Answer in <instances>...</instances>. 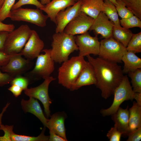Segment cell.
<instances>
[{
    "label": "cell",
    "mask_w": 141,
    "mask_h": 141,
    "mask_svg": "<svg viewBox=\"0 0 141 141\" xmlns=\"http://www.w3.org/2000/svg\"><path fill=\"white\" fill-rule=\"evenodd\" d=\"M86 56L94 69L96 80L95 85L101 90L102 97L107 99L113 95L123 78L121 67L116 62L99 57Z\"/></svg>",
    "instance_id": "cell-1"
},
{
    "label": "cell",
    "mask_w": 141,
    "mask_h": 141,
    "mask_svg": "<svg viewBox=\"0 0 141 141\" xmlns=\"http://www.w3.org/2000/svg\"><path fill=\"white\" fill-rule=\"evenodd\" d=\"M52 38L50 55L55 62L63 63L68 60L71 53L78 50L74 36L63 32L56 33Z\"/></svg>",
    "instance_id": "cell-2"
},
{
    "label": "cell",
    "mask_w": 141,
    "mask_h": 141,
    "mask_svg": "<svg viewBox=\"0 0 141 141\" xmlns=\"http://www.w3.org/2000/svg\"><path fill=\"white\" fill-rule=\"evenodd\" d=\"M87 62L79 55L63 62L58 69V83L70 90Z\"/></svg>",
    "instance_id": "cell-3"
},
{
    "label": "cell",
    "mask_w": 141,
    "mask_h": 141,
    "mask_svg": "<svg viewBox=\"0 0 141 141\" xmlns=\"http://www.w3.org/2000/svg\"><path fill=\"white\" fill-rule=\"evenodd\" d=\"M27 25H22L9 32L6 38L3 51L12 55L21 52L31 34L32 31Z\"/></svg>",
    "instance_id": "cell-4"
},
{
    "label": "cell",
    "mask_w": 141,
    "mask_h": 141,
    "mask_svg": "<svg viewBox=\"0 0 141 141\" xmlns=\"http://www.w3.org/2000/svg\"><path fill=\"white\" fill-rule=\"evenodd\" d=\"M135 94L127 76L124 75L114 91V100L111 105L108 108L102 109L100 113L104 117L114 114L124 101L129 100L132 101L134 99Z\"/></svg>",
    "instance_id": "cell-5"
},
{
    "label": "cell",
    "mask_w": 141,
    "mask_h": 141,
    "mask_svg": "<svg viewBox=\"0 0 141 141\" xmlns=\"http://www.w3.org/2000/svg\"><path fill=\"white\" fill-rule=\"evenodd\" d=\"M40 9L23 8L20 7L11 10L9 18L15 21L26 22L43 27L46 25L49 18L43 13Z\"/></svg>",
    "instance_id": "cell-6"
},
{
    "label": "cell",
    "mask_w": 141,
    "mask_h": 141,
    "mask_svg": "<svg viewBox=\"0 0 141 141\" xmlns=\"http://www.w3.org/2000/svg\"><path fill=\"white\" fill-rule=\"evenodd\" d=\"M126 48L112 37L100 42L99 57L117 63H121L123 55L127 52Z\"/></svg>",
    "instance_id": "cell-7"
},
{
    "label": "cell",
    "mask_w": 141,
    "mask_h": 141,
    "mask_svg": "<svg viewBox=\"0 0 141 141\" xmlns=\"http://www.w3.org/2000/svg\"><path fill=\"white\" fill-rule=\"evenodd\" d=\"M44 81L39 85L34 87L27 88L24 90L25 94L29 97L39 100L42 103L45 113L48 118L51 116L50 106L52 101L48 94V88L50 83L56 79L52 76L45 78Z\"/></svg>",
    "instance_id": "cell-8"
},
{
    "label": "cell",
    "mask_w": 141,
    "mask_h": 141,
    "mask_svg": "<svg viewBox=\"0 0 141 141\" xmlns=\"http://www.w3.org/2000/svg\"><path fill=\"white\" fill-rule=\"evenodd\" d=\"M75 37L76 43L79 51V55L84 57L90 54L98 55L100 42L97 36H91L88 32Z\"/></svg>",
    "instance_id": "cell-9"
},
{
    "label": "cell",
    "mask_w": 141,
    "mask_h": 141,
    "mask_svg": "<svg viewBox=\"0 0 141 141\" xmlns=\"http://www.w3.org/2000/svg\"><path fill=\"white\" fill-rule=\"evenodd\" d=\"M51 49H43L44 54H39L37 57L35 65L31 72L32 75L42 77L43 79L50 76L55 69L54 61L50 55Z\"/></svg>",
    "instance_id": "cell-10"
},
{
    "label": "cell",
    "mask_w": 141,
    "mask_h": 141,
    "mask_svg": "<svg viewBox=\"0 0 141 141\" xmlns=\"http://www.w3.org/2000/svg\"><path fill=\"white\" fill-rule=\"evenodd\" d=\"M94 20L92 17L81 11L67 25L63 32L74 36L84 33L90 30Z\"/></svg>",
    "instance_id": "cell-11"
},
{
    "label": "cell",
    "mask_w": 141,
    "mask_h": 141,
    "mask_svg": "<svg viewBox=\"0 0 141 141\" xmlns=\"http://www.w3.org/2000/svg\"><path fill=\"white\" fill-rule=\"evenodd\" d=\"M44 43L37 32L32 30L31 35L24 48L19 54L26 59L32 60L37 58L43 49Z\"/></svg>",
    "instance_id": "cell-12"
},
{
    "label": "cell",
    "mask_w": 141,
    "mask_h": 141,
    "mask_svg": "<svg viewBox=\"0 0 141 141\" xmlns=\"http://www.w3.org/2000/svg\"><path fill=\"white\" fill-rule=\"evenodd\" d=\"M81 2V0L79 1L57 13L55 18L56 33L63 32L67 25L80 12Z\"/></svg>",
    "instance_id": "cell-13"
},
{
    "label": "cell",
    "mask_w": 141,
    "mask_h": 141,
    "mask_svg": "<svg viewBox=\"0 0 141 141\" xmlns=\"http://www.w3.org/2000/svg\"><path fill=\"white\" fill-rule=\"evenodd\" d=\"M22 56L19 54L12 55L7 64L1 67V70L14 77L24 73L29 68L30 62Z\"/></svg>",
    "instance_id": "cell-14"
},
{
    "label": "cell",
    "mask_w": 141,
    "mask_h": 141,
    "mask_svg": "<svg viewBox=\"0 0 141 141\" xmlns=\"http://www.w3.org/2000/svg\"><path fill=\"white\" fill-rule=\"evenodd\" d=\"M103 12H101L94 19L90 30L93 31L96 36L101 35L103 38L112 37L114 24Z\"/></svg>",
    "instance_id": "cell-15"
},
{
    "label": "cell",
    "mask_w": 141,
    "mask_h": 141,
    "mask_svg": "<svg viewBox=\"0 0 141 141\" xmlns=\"http://www.w3.org/2000/svg\"><path fill=\"white\" fill-rule=\"evenodd\" d=\"M76 3L75 0H52L40 9L45 12L50 20L55 23L57 13L73 5Z\"/></svg>",
    "instance_id": "cell-16"
},
{
    "label": "cell",
    "mask_w": 141,
    "mask_h": 141,
    "mask_svg": "<svg viewBox=\"0 0 141 141\" xmlns=\"http://www.w3.org/2000/svg\"><path fill=\"white\" fill-rule=\"evenodd\" d=\"M96 82V78L93 67L88 61L86 66L82 70L70 90L73 91L77 90L83 86L95 85Z\"/></svg>",
    "instance_id": "cell-17"
},
{
    "label": "cell",
    "mask_w": 141,
    "mask_h": 141,
    "mask_svg": "<svg viewBox=\"0 0 141 141\" xmlns=\"http://www.w3.org/2000/svg\"><path fill=\"white\" fill-rule=\"evenodd\" d=\"M22 109L25 113H30L37 117L43 124L44 126L47 127L48 119L45 116L40 104L37 100L32 97H29L28 100L22 99L21 101Z\"/></svg>",
    "instance_id": "cell-18"
},
{
    "label": "cell",
    "mask_w": 141,
    "mask_h": 141,
    "mask_svg": "<svg viewBox=\"0 0 141 141\" xmlns=\"http://www.w3.org/2000/svg\"><path fill=\"white\" fill-rule=\"evenodd\" d=\"M128 106L126 109L119 107L117 111L111 115V118L122 136L126 137L130 132L129 124V112Z\"/></svg>",
    "instance_id": "cell-19"
},
{
    "label": "cell",
    "mask_w": 141,
    "mask_h": 141,
    "mask_svg": "<svg viewBox=\"0 0 141 141\" xmlns=\"http://www.w3.org/2000/svg\"><path fill=\"white\" fill-rule=\"evenodd\" d=\"M66 118L64 113H56L51 116L48 119L47 127L62 137L66 140L67 139L64 126V121Z\"/></svg>",
    "instance_id": "cell-20"
},
{
    "label": "cell",
    "mask_w": 141,
    "mask_h": 141,
    "mask_svg": "<svg viewBox=\"0 0 141 141\" xmlns=\"http://www.w3.org/2000/svg\"><path fill=\"white\" fill-rule=\"evenodd\" d=\"M103 0H81L80 11L93 19L102 11Z\"/></svg>",
    "instance_id": "cell-21"
},
{
    "label": "cell",
    "mask_w": 141,
    "mask_h": 141,
    "mask_svg": "<svg viewBox=\"0 0 141 141\" xmlns=\"http://www.w3.org/2000/svg\"><path fill=\"white\" fill-rule=\"evenodd\" d=\"M122 61L124 63L122 70L124 74L141 68V59L132 52L127 51L123 56Z\"/></svg>",
    "instance_id": "cell-22"
},
{
    "label": "cell",
    "mask_w": 141,
    "mask_h": 141,
    "mask_svg": "<svg viewBox=\"0 0 141 141\" xmlns=\"http://www.w3.org/2000/svg\"><path fill=\"white\" fill-rule=\"evenodd\" d=\"M128 110L129 124L131 132L141 127V106L134 101Z\"/></svg>",
    "instance_id": "cell-23"
},
{
    "label": "cell",
    "mask_w": 141,
    "mask_h": 141,
    "mask_svg": "<svg viewBox=\"0 0 141 141\" xmlns=\"http://www.w3.org/2000/svg\"><path fill=\"white\" fill-rule=\"evenodd\" d=\"M133 34L129 29L114 24L112 37L126 48Z\"/></svg>",
    "instance_id": "cell-24"
},
{
    "label": "cell",
    "mask_w": 141,
    "mask_h": 141,
    "mask_svg": "<svg viewBox=\"0 0 141 141\" xmlns=\"http://www.w3.org/2000/svg\"><path fill=\"white\" fill-rule=\"evenodd\" d=\"M102 11L115 25H120V20L114 4L108 0H104Z\"/></svg>",
    "instance_id": "cell-25"
},
{
    "label": "cell",
    "mask_w": 141,
    "mask_h": 141,
    "mask_svg": "<svg viewBox=\"0 0 141 141\" xmlns=\"http://www.w3.org/2000/svg\"><path fill=\"white\" fill-rule=\"evenodd\" d=\"M46 127L43 128L40 134L37 137L30 136L19 135L13 132L11 137V141H47L49 140V136L45 135Z\"/></svg>",
    "instance_id": "cell-26"
},
{
    "label": "cell",
    "mask_w": 141,
    "mask_h": 141,
    "mask_svg": "<svg viewBox=\"0 0 141 141\" xmlns=\"http://www.w3.org/2000/svg\"><path fill=\"white\" fill-rule=\"evenodd\" d=\"M127 51L135 54L141 52V32L133 34L127 46Z\"/></svg>",
    "instance_id": "cell-27"
},
{
    "label": "cell",
    "mask_w": 141,
    "mask_h": 141,
    "mask_svg": "<svg viewBox=\"0 0 141 141\" xmlns=\"http://www.w3.org/2000/svg\"><path fill=\"white\" fill-rule=\"evenodd\" d=\"M129 76L131 78L132 87L134 92L141 93V69L128 72Z\"/></svg>",
    "instance_id": "cell-28"
},
{
    "label": "cell",
    "mask_w": 141,
    "mask_h": 141,
    "mask_svg": "<svg viewBox=\"0 0 141 141\" xmlns=\"http://www.w3.org/2000/svg\"><path fill=\"white\" fill-rule=\"evenodd\" d=\"M134 15L141 20V0H122Z\"/></svg>",
    "instance_id": "cell-29"
},
{
    "label": "cell",
    "mask_w": 141,
    "mask_h": 141,
    "mask_svg": "<svg viewBox=\"0 0 141 141\" xmlns=\"http://www.w3.org/2000/svg\"><path fill=\"white\" fill-rule=\"evenodd\" d=\"M120 22L121 26L127 29L134 27L141 28V20L134 15L127 18L121 19Z\"/></svg>",
    "instance_id": "cell-30"
},
{
    "label": "cell",
    "mask_w": 141,
    "mask_h": 141,
    "mask_svg": "<svg viewBox=\"0 0 141 141\" xmlns=\"http://www.w3.org/2000/svg\"><path fill=\"white\" fill-rule=\"evenodd\" d=\"M15 0H4L0 8V21L2 22L9 18L11 8L15 4Z\"/></svg>",
    "instance_id": "cell-31"
},
{
    "label": "cell",
    "mask_w": 141,
    "mask_h": 141,
    "mask_svg": "<svg viewBox=\"0 0 141 141\" xmlns=\"http://www.w3.org/2000/svg\"><path fill=\"white\" fill-rule=\"evenodd\" d=\"M115 6L118 15L121 19L126 18L134 15L125 6L122 0H116Z\"/></svg>",
    "instance_id": "cell-32"
},
{
    "label": "cell",
    "mask_w": 141,
    "mask_h": 141,
    "mask_svg": "<svg viewBox=\"0 0 141 141\" xmlns=\"http://www.w3.org/2000/svg\"><path fill=\"white\" fill-rule=\"evenodd\" d=\"M26 4L33 5L35 6L37 8L40 9L44 7V5L42 4L38 0H19L14 5L11 10L21 7L22 6Z\"/></svg>",
    "instance_id": "cell-33"
},
{
    "label": "cell",
    "mask_w": 141,
    "mask_h": 141,
    "mask_svg": "<svg viewBox=\"0 0 141 141\" xmlns=\"http://www.w3.org/2000/svg\"><path fill=\"white\" fill-rule=\"evenodd\" d=\"M13 125H0V130H2L4 132L3 136H0V141H11V135L14 132L13 131Z\"/></svg>",
    "instance_id": "cell-34"
},
{
    "label": "cell",
    "mask_w": 141,
    "mask_h": 141,
    "mask_svg": "<svg viewBox=\"0 0 141 141\" xmlns=\"http://www.w3.org/2000/svg\"><path fill=\"white\" fill-rule=\"evenodd\" d=\"M10 83L11 85H15L21 87L24 90L28 88L29 80L26 77L18 76L14 77Z\"/></svg>",
    "instance_id": "cell-35"
},
{
    "label": "cell",
    "mask_w": 141,
    "mask_h": 141,
    "mask_svg": "<svg viewBox=\"0 0 141 141\" xmlns=\"http://www.w3.org/2000/svg\"><path fill=\"white\" fill-rule=\"evenodd\" d=\"M122 134L117 129L116 126L114 125L113 127L111 128L108 131L107 136L110 141H120Z\"/></svg>",
    "instance_id": "cell-36"
},
{
    "label": "cell",
    "mask_w": 141,
    "mask_h": 141,
    "mask_svg": "<svg viewBox=\"0 0 141 141\" xmlns=\"http://www.w3.org/2000/svg\"><path fill=\"white\" fill-rule=\"evenodd\" d=\"M1 68L0 66V86L10 83L14 77V76L8 73H2L1 71Z\"/></svg>",
    "instance_id": "cell-37"
},
{
    "label": "cell",
    "mask_w": 141,
    "mask_h": 141,
    "mask_svg": "<svg viewBox=\"0 0 141 141\" xmlns=\"http://www.w3.org/2000/svg\"><path fill=\"white\" fill-rule=\"evenodd\" d=\"M127 141H139L141 140V127L129 133Z\"/></svg>",
    "instance_id": "cell-38"
},
{
    "label": "cell",
    "mask_w": 141,
    "mask_h": 141,
    "mask_svg": "<svg viewBox=\"0 0 141 141\" xmlns=\"http://www.w3.org/2000/svg\"><path fill=\"white\" fill-rule=\"evenodd\" d=\"M12 55H8L4 51L0 50V66L2 67L7 64Z\"/></svg>",
    "instance_id": "cell-39"
},
{
    "label": "cell",
    "mask_w": 141,
    "mask_h": 141,
    "mask_svg": "<svg viewBox=\"0 0 141 141\" xmlns=\"http://www.w3.org/2000/svg\"><path fill=\"white\" fill-rule=\"evenodd\" d=\"M8 89L16 97H17L20 96L21 94L22 91L23 90L22 88L15 85H11V86Z\"/></svg>",
    "instance_id": "cell-40"
},
{
    "label": "cell",
    "mask_w": 141,
    "mask_h": 141,
    "mask_svg": "<svg viewBox=\"0 0 141 141\" xmlns=\"http://www.w3.org/2000/svg\"><path fill=\"white\" fill-rule=\"evenodd\" d=\"M15 26L13 24H6L0 21V32H10L14 29Z\"/></svg>",
    "instance_id": "cell-41"
},
{
    "label": "cell",
    "mask_w": 141,
    "mask_h": 141,
    "mask_svg": "<svg viewBox=\"0 0 141 141\" xmlns=\"http://www.w3.org/2000/svg\"><path fill=\"white\" fill-rule=\"evenodd\" d=\"M9 32L6 31L0 32V50H4L5 42Z\"/></svg>",
    "instance_id": "cell-42"
},
{
    "label": "cell",
    "mask_w": 141,
    "mask_h": 141,
    "mask_svg": "<svg viewBox=\"0 0 141 141\" xmlns=\"http://www.w3.org/2000/svg\"><path fill=\"white\" fill-rule=\"evenodd\" d=\"M49 141H66V139L51 131L49 130Z\"/></svg>",
    "instance_id": "cell-43"
},
{
    "label": "cell",
    "mask_w": 141,
    "mask_h": 141,
    "mask_svg": "<svg viewBox=\"0 0 141 141\" xmlns=\"http://www.w3.org/2000/svg\"><path fill=\"white\" fill-rule=\"evenodd\" d=\"M134 99L137 104L141 106V93L135 92Z\"/></svg>",
    "instance_id": "cell-44"
},
{
    "label": "cell",
    "mask_w": 141,
    "mask_h": 141,
    "mask_svg": "<svg viewBox=\"0 0 141 141\" xmlns=\"http://www.w3.org/2000/svg\"><path fill=\"white\" fill-rule=\"evenodd\" d=\"M10 104V103L8 102L5 106L2 109V111L0 114V125L2 124V119L3 114Z\"/></svg>",
    "instance_id": "cell-45"
},
{
    "label": "cell",
    "mask_w": 141,
    "mask_h": 141,
    "mask_svg": "<svg viewBox=\"0 0 141 141\" xmlns=\"http://www.w3.org/2000/svg\"><path fill=\"white\" fill-rule=\"evenodd\" d=\"M51 0H40V2L43 5H45L49 3Z\"/></svg>",
    "instance_id": "cell-46"
},
{
    "label": "cell",
    "mask_w": 141,
    "mask_h": 141,
    "mask_svg": "<svg viewBox=\"0 0 141 141\" xmlns=\"http://www.w3.org/2000/svg\"><path fill=\"white\" fill-rule=\"evenodd\" d=\"M112 3L113 4L115 5L116 3V0H108Z\"/></svg>",
    "instance_id": "cell-47"
},
{
    "label": "cell",
    "mask_w": 141,
    "mask_h": 141,
    "mask_svg": "<svg viewBox=\"0 0 141 141\" xmlns=\"http://www.w3.org/2000/svg\"><path fill=\"white\" fill-rule=\"evenodd\" d=\"M4 0H0V8L2 5Z\"/></svg>",
    "instance_id": "cell-48"
},
{
    "label": "cell",
    "mask_w": 141,
    "mask_h": 141,
    "mask_svg": "<svg viewBox=\"0 0 141 141\" xmlns=\"http://www.w3.org/2000/svg\"><path fill=\"white\" fill-rule=\"evenodd\" d=\"M75 2H77L78 1L81 0H75Z\"/></svg>",
    "instance_id": "cell-49"
}]
</instances>
